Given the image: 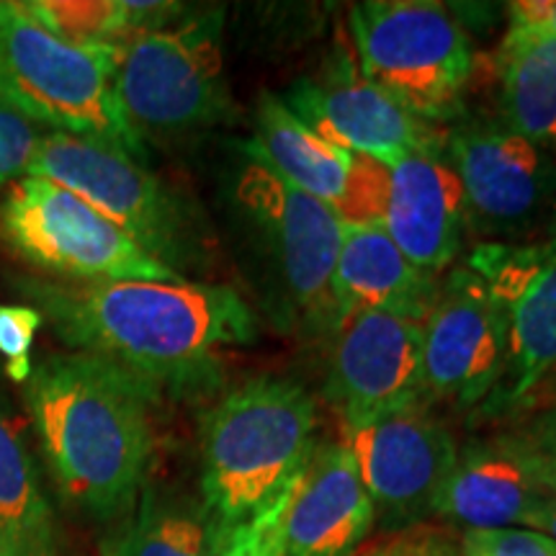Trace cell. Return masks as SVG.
<instances>
[{
	"instance_id": "27",
	"label": "cell",
	"mask_w": 556,
	"mask_h": 556,
	"mask_svg": "<svg viewBox=\"0 0 556 556\" xmlns=\"http://www.w3.org/2000/svg\"><path fill=\"white\" fill-rule=\"evenodd\" d=\"M302 471L294 477V482L283 486L281 495H278L266 510H261L258 516L245 520V523L232 528V531H227L225 536H222L217 554L214 556H283L287 513L291 500H294Z\"/></svg>"
},
{
	"instance_id": "7",
	"label": "cell",
	"mask_w": 556,
	"mask_h": 556,
	"mask_svg": "<svg viewBox=\"0 0 556 556\" xmlns=\"http://www.w3.org/2000/svg\"><path fill=\"white\" fill-rule=\"evenodd\" d=\"M0 240L58 281H184L124 229L47 178L13 180L0 201Z\"/></svg>"
},
{
	"instance_id": "22",
	"label": "cell",
	"mask_w": 556,
	"mask_h": 556,
	"mask_svg": "<svg viewBox=\"0 0 556 556\" xmlns=\"http://www.w3.org/2000/svg\"><path fill=\"white\" fill-rule=\"evenodd\" d=\"M222 541L201 500L170 486L144 484L109 541L106 556H214Z\"/></svg>"
},
{
	"instance_id": "25",
	"label": "cell",
	"mask_w": 556,
	"mask_h": 556,
	"mask_svg": "<svg viewBox=\"0 0 556 556\" xmlns=\"http://www.w3.org/2000/svg\"><path fill=\"white\" fill-rule=\"evenodd\" d=\"M495 443L516 458L544 495L556 497V397L523 402Z\"/></svg>"
},
{
	"instance_id": "9",
	"label": "cell",
	"mask_w": 556,
	"mask_h": 556,
	"mask_svg": "<svg viewBox=\"0 0 556 556\" xmlns=\"http://www.w3.org/2000/svg\"><path fill=\"white\" fill-rule=\"evenodd\" d=\"M467 268L482 278L505 319V368L495 413L520 402L556 371V238L546 242H482Z\"/></svg>"
},
{
	"instance_id": "3",
	"label": "cell",
	"mask_w": 556,
	"mask_h": 556,
	"mask_svg": "<svg viewBox=\"0 0 556 556\" xmlns=\"http://www.w3.org/2000/svg\"><path fill=\"white\" fill-rule=\"evenodd\" d=\"M317 407L302 384L255 377L201 422V503L225 536L274 503L315 451Z\"/></svg>"
},
{
	"instance_id": "4",
	"label": "cell",
	"mask_w": 556,
	"mask_h": 556,
	"mask_svg": "<svg viewBox=\"0 0 556 556\" xmlns=\"http://www.w3.org/2000/svg\"><path fill=\"white\" fill-rule=\"evenodd\" d=\"M119 45L60 39L16 0H0V103L50 127L93 137L144 160L142 137L116 99Z\"/></svg>"
},
{
	"instance_id": "24",
	"label": "cell",
	"mask_w": 556,
	"mask_h": 556,
	"mask_svg": "<svg viewBox=\"0 0 556 556\" xmlns=\"http://www.w3.org/2000/svg\"><path fill=\"white\" fill-rule=\"evenodd\" d=\"M26 11L73 45H122L142 31L170 26L184 16L180 3L137 0H24Z\"/></svg>"
},
{
	"instance_id": "14",
	"label": "cell",
	"mask_w": 556,
	"mask_h": 556,
	"mask_svg": "<svg viewBox=\"0 0 556 556\" xmlns=\"http://www.w3.org/2000/svg\"><path fill=\"white\" fill-rule=\"evenodd\" d=\"M446 160L464 186L469 222L486 232L526 229L556 201L554 160L505 124L454 131Z\"/></svg>"
},
{
	"instance_id": "1",
	"label": "cell",
	"mask_w": 556,
	"mask_h": 556,
	"mask_svg": "<svg viewBox=\"0 0 556 556\" xmlns=\"http://www.w3.org/2000/svg\"><path fill=\"white\" fill-rule=\"evenodd\" d=\"M16 289L70 351L114 361L157 389L212 379L219 351L258 338L253 309L225 283L18 276Z\"/></svg>"
},
{
	"instance_id": "26",
	"label": "cell",
	"mask_w": 556,
	"mask_h": 556,
	"mask_svg": "<svg viewBox=\"0 0 556 556\" xmlns=\"http://www.w3.org/2000/svg\"><path fill=\"white\" fill-rule=\"evenodd\" d=\"M389 165L377 157L351 155L343 191L330 208L345 227H384L389 206Z\"/></svg>"
},
{
	"instance_id": "2",
	"label": "cell",
	"mask_w": 556,
	"mask_h": 556,
	"mask_svg": "<svg viewBox=\"0 0 556 556\" xmlns=\"http://www.w3.org/2000/svg\"><path fill=\"white\" fill-rule=\"evenodd\" d=\"M160 389L90 353H50L24 381V402L54 486L75 510L119 520L148 484Z\"/></svg>"
},
{
	"instance_id": "28",
	"label": "cell",
	"mask_w": 556,
	"mask_h": 556,
	"mask_svg": "<svg viewBox=\"0 0 556 556\" xmlns=\"http://www.w3.org/2000/svg\"><path fill=\"white\" fill-rule=\"evenodd\" d=\"M45 319L26 304H0V356L9 361V377L24 384L31 374V343Z\"/></svg>"
},
{
	"instance_id": "35",
	"label": "cell",
	"mask_w": 556,
	"mask_h": 556,
	"mask_svg": "<svg viewBox=\"0 0 556 556\" xmlns=\"http://www.w3.org/2000/svg\"><path fill=\"white\" fill-rule=\"evenodd\" d=\"M366 556H381V554H379V548H374V552H368Z\"/></svg>"
},
{
	"instance_id": "13",
	"label": "cell",
	"mask_w": 556,
	"mask_h": 556,
	"mask_svg": "<svg viewBox=\"0 0 556 556\" xmlns=\"http://www.w3.org/2000/svg\"><path fill=\"white\" fill-rule=\"evenodd\" d=\"M328 397L340 426L422 402V323L356 312L336 325Z\"/></svg>"
},
{
	"instance_id": "21",
	"label": "cell",
	"mask_w": 556,
	"mask_h": 556,
	"mask_svg": "<svg viewBox=\"0 0 556 556\" xmlns=\"http://www.w3.org/2000/svg\"><path fill=\"white\" fill-rule=\"evenodd\" d=\"M242 152L328 206L338 201L351 168V152L325 142L304 127L278 96L268 93L258 103V135L242 144Z\"/></svg>"
},
{
	"instance_id": "31",
	"label": "cell",
	"mask_w": 556,
	"mask_h": 556,
	"mask_svg": "<svg viewBox=\"0 0 556 556\" xmlns=\"http://www.w3.org/2000/svg\"><path fill=\"white\" fill-rule=\"evenodd\" d=\"M505 37L556 39V0H516L507 5Z\"/></svg>"
},
{
	"instance_id": "10",
	"label": "cell",
	"mask_w": 556,
	"mask_h": 556,
	"mask_svg": "<svg viewBox=\"0 0 556 556\" xmlns=\"http://www.w3.org/2000/svg\"><path fill=\"white\" fill-rule=\"evenodd\" d=\"M340 443L356 458L374 510L387 526L415 523L433 510L458 446L426 402L340 426Z\"/></svg>"
},
{
	"instance_id": "20",
	"label": "cell",
	"mask_w": 556,
	"mask_h": 556,
	"mask_svg": "<svg viewBox=\"0 0 556 556\" xmlns=\"http://www.w3.org/2000/svg\"><path fill=\"white\" fill-rule=\"evenodd\" d=\"M0 556H60V531L37 462L13 409L0 400Z\"/></svg>"
},
{
	"instance_id": "30",
	"label": "cell",
	"mask_w": 556,
	"mask_h": 556,
	"mask_svg": "<svg viewBox=\"0 0 556 556\" xmlns=\"http://www.w3.org/2000/svg\"><path fill=\"white\" fill-rule=\"evenodd\" d=\"M462 556H556V544L531 528L464 531Z\"/></svg>"
},
{
	"instance_id": "34",
	"label": "cell",
	"mask_w": 556,
	"mask_h": 556,
	"mask_svg": "<svg viewBox=\"0 0 556 556\" xmlns=\"http://www.w3.org/2000/svg\"><path fill=\"white\" fill-rule=\"evenodd\" d=\"M539 397H556V371H554L548 379L541 381V384H539L536 389H533V392L528 394V397H526L523 402H528V400H539ZM523 402H520V405H523ZM520 405H518V407H520Z\"/></svg>"
},
{
	"instance_id": "32",
	"label": "cell",
	"mask_w": 556,
	"mask_h": 556,
	"mask_svg": "<svg viewBox=\"0 0 556 556\" xmlns=\"http://www.w3.org/2000/svg\"><path fill=\"white\" fill-rule=\"evenodd\" d=\"M381 556H458L454 544L438 533H409L379 548Z\"/></svg>"
},
{
	"instance_id": "15",
	"label": "cell",
	"mask_w": 556,
	"mask_h": 556,
	"mask_svg": "<svg viewBox=\"0 0 556 556\" xmlns=\"http://www.w3.org/2000/svg\"><path fill=\"white\" fill-rule=\"evenodd\" d=\"M278 99L304 127L351 155L392 165L415 152H435L430 124L409 114L358 70H343L325 80L302 78Z\"/></svg>"
},
{
	"instance_id": "5",
	"label": "cell",
	"mask_w": 556,
	"mask_h": 556,
	"mask_svg": "<svg viewBox=\"0 0 556 556\" xmlns=\"http://www.w3.org/2000/svg\"><path fill=\"white\" fill-rule=\"evenodd\" d=\"M358 73L420 122L462 111L475 52L469 34L438 3L366 0L351 9Z\"/></svg>"
},
{
	"instance_id": "16",
	"label": "cell",
	"mask_w": 556,
	"mask_h": 556,
	"mask_svg": "<svg viewBox=\"0 0 556 556\" xmlns=\"http://www.w3.org/2000/svg\"><path fill=\"white\" fill-rule=\"evenodd\" d=\"M384 232L407 261L435 276L458 258L469 225L467 197L446 157L415 152L389 165Z\"/></svg>"
},
{
	"instance_id": "33",
	"label": "cell",
	"mask_w": 556,
	"mask_h": 556,
	"mask_svg": "<svg viewBox=\"0 0 556 556\" xmlns=\"http://www.w3.org/2000/svg\"><path fill=\"white\" fill-rule=\"evenodd\" d=\"M526 528H531V531H539L548 536L556 544V497H544L541 503L536 505V510L531 513V518H528Z\"/></svg>"
},
{
	"instance_id": "17",
	"label": "cell",
	"mask_w": 556,
	"mask_h": 556,
	"mask_svg": "<svg viewBox=\"0 0 556 556\" xmlns=\"http://www.w3.org/2000/svg\"><path fill=\"white\" fill-rule=\"evenodd\" d=\"M377 510L343 443L312 451L287 513L283 556H353Z\"/></svg>"
},
{
	"instance_id": "23",
	"label": "cell",
	"mask_w": 556,
	"mask_h": 556,
	"mask_svg": "<svg viewBox=\"0 0 556 556\" xmlns=\"http://www.w3.org/2000/svg\"><path fill=\"white\" fill-rule=\"evenodd\" d=\"M505 127L536 148H556V39L505 37L497 54Z\"/></svg>"
},
{
	"instance_id": "12",
	"label": "cell",
	"mask_w": 556,
	"mask_h": 556,
	"mask_svg": "<svg viewBox=\"0 0 556 556\" xmlns=\"http://www.w3.org/2000/svg\"><path fill=\"white\" fill-rule=\"evenodd\" d=\"M503 368V312L475 270L458 268L422 319V400L475 407L495 392Z\"/></svg>"
},
{
	"instance_id": "29",
	"label": "cell",
	"mask_w": 556,
	"mask_h": 556,
	"mask_svg": "<svg viewBox=\"0 0 556 556\" xmlns=\"http://www.w3.org/2000/svg\"><path fill=\"white\" fill-rule=\"evenodd\" d=\"M41 137L37 124L0 103V189L26 176Z\"/></svg>"
},
{
	"instance_id": "6",
	"label": "cell",
	"mask_w": 556,
	"mask_h": 556,
	"mask_svg": "<svg viewBox=\"0 0 556 556\" xmlns=\"http://www.w3.org/2000/svg\"><path fill=\"white\" fill-rule=\"evenodd\" d=\"M116 99L139 137L144 131L189 135L225 119L229 96L222 67V11L122 41Z\"/></svg>"
},
{
	"instance_id": "11",
	"label": "cell",
	"mask_w": 556,
	"mask_h": 556,
	"mask_svg": "<svg viewBox=\"0 0 556 556\" xmlns=\"http://www.w3.org/2000/svg\"><path fill=\"white\" fill-rule=\"evenodd\" d=\"M238 201L274 245L299 312L317 328L336 330L332 276L343 242V225L336 212L250 155L238 180Z\"/></svg>"
},
{
	"instance_id": "18",
	"label": "cell",
	"mask_w": 556,
	"mask_h": 556,
	"mask_svg": "<svg viewBox=\"0 0 556 556\" xmlns=\"http://www.w3.org/2000/svg\"><path fill=\"white\" fill-rule=\"evenodd\" d=\"M438 287L435 276L413 266L384 227L343 225L332 276L338 323L356 312H392L422 323L433 307Z\"/></svg>"
},
{
	"instance_id": "8",
	"label": "cell",
	"mask_w": 556,
	"mask_h": 556,
	"mask_svg": "<svg viewBox=\"0 0 556 556\" xmlns=\"http://www.w3.org/2000/svg\"><path fill=\"white\" fill-rule=\"evenodd\" d=\"M26 176L47 178L73 191L176 274L180 263L189 261L193 245L189 212L127 150L103 139L47 131Z\"/></svg>"
},
{
	"instance_id": "19",
	"label": "cell",
	"mask_w": 556,
	"mask_h": 556,
	"mask_svg": "<svg viewBox=\"0 0 556 556\" xmlns=\"http://www.w3.org/2000/svg\"><path fill=\"white\" fill-rule=\"evenodd\" d=\"M544 497L523 467L495 441L475 443L458 451L430 513L467 531H492L526 526Z\"/></svg>"
}]
</instances>
